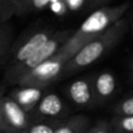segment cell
Returning a JSON list of instances; mask_svg holds the SVG:
<instances>
[{
  "label": "cell",
  "mask_w": 133,
  "mask_h": 133,
  "mask_svg": "<svg viewBox=\"0 0 133 133\" xmlns=\"http://www.w3.org/2000/svg\"><path fill=\"white\" fill-rule=\"evenodd\" d=\"M110 124L113 133H133V115H115Z\"/></svg>",
  "instance_id": "cell-13"
},
{
  "label": "cell",
  "mask_w": 133,
  "mask_h": 133,
  "mask_svg": "<svg viewBox=\"0 0 133 133\" xmlns=\"http://www.w3.org/2000/svg\"><path fill=\"white\" fill-rule=\"evenodd\" d=\"M132 80H133V73H132Z\"/></svg>",
  "instance_id": "cell-26"
},
{
  "label": "cell",
  "mask_w": 133,
  "mask_h": 133,
  "mask_svg": "<svg viewBox=\"0 0 133 133\" xmlns=\"http://www.w3.org/2000/svg\"><path fill=\"white\" fill-rule=\"evenodd\" d=\"M132 31H133V21H132Z\"/></svg>",
  "instance_id": "cell-25"
},
{
  "label": "cell",
  "mask_w": 133,
  "mask_h": 133,
  "mask_svg": "<svg viewBox=\"0 0 133 133\" xmlns=\"http://www.w3.org/2000/svg\"><path fill=\"white\" fill-rule=\"evenodd\" d=\"M79 50L77 49L66 48L63 46L56 55L24 75L17 82V85L45 89L62 76L64 65Z\"/></svg>",
  "instance_id": "cell-4"
},
{
  "label": "cell",
  "mask_w": 133,
  "mask_h": 133,
  "mask_svg": "<svg viewBox=\"0 0 133 133\" xmlns=\"http://www.w3.org/2000/svg\"><path fill=\"white\" fill-rule=\"evenodd\" d=\"M2 96H0V132L6 133V128L4 126V123H3V119H2V115H1V98H2Z\"/></svg>",
  "instance_id": "cell-21"
},
{
  "label": "cell",
  "mask_w": 133,
  "mask_h": 133,
  "mask_svg": "<svg viewBox=\"0 0 133 133\" xmlns=\"http://www.w3.org/2000/svg\"><path fill=\"white\" fill-rule=\"evenodd\" d=\"M12 41V28L8 23H0V59L4 58L10 49Z\"/></svg>",
  "instance_id": "cell-14"
},
{
  "label": "cell",
  "mask_w": 133,
  "mask_h": 133,
  "mask_svg": "<svg viewBox=\"0 0 133 133\" xmlns=\"http://www.w3.org/2000/svg\"><path fill=\"white\" fill-rule=\"evenodd\" d=\"M130 66H131V69L133 70V58H132V61H131V64H130Z\"/></svg>",
  "instance_id": "cell-24"
},
{
  "label": "cell",
  "mask_w": 133,
  "mask_h": 133,
  "mask_svg": "<svg viewBox=\"0 0 133 133\" xmlns=\"http://www.w3.org/2000/svg\"><path fill=\"white\" fill-rule=\"evenodd\" d=\"M115 115H133V95L122 99L114 107Z\"/></svg>",
  "instance_id": "cell-17"
},
{
  "label": "cell",
  "mask_w": 133,
  "mask_h": 133,
  "mask_svg": "<svg viewBox=\"0 0 133 133\" xmlns=\"http://www.w3.org/2000/svg\"><path fill=\"white\" fill-rule=\"evenodd\" d=\"M1 115L6 133H23L31 123L29 114L9 96L1 98Z\"/></svg>",
  "instance_id": "cell-6"
},
{
  "label": "cell",
  "mask_w": 133,
  "mask_h": 133,
  "mask_svg": "<svg viewBox=\"0 0 133 133\" xmlns=\"http://www.w3.org/2000/svg\"><path fill=\"white\" fill-rule=\"evenodd\" d=\"M30 113L49 119H62L68 114V107L58 95L49 92L44 95L37 106Z\"/></svg>",
  "instance_id": "cell-8"
},
{
  "label": "cell",
  "mask_w": 133,
  "mask_h": 133,
  "mask_svg": "<svg viewBox=\"0 0 133 133\" xmlns=\"http://www.w3.org/2000/svg\"><path fill=\"white\" fill-rule=\"evenodd\" d=\"M49 9L57 16H64L69 11L63 0H53L49 6Z\"/></svg>",
  "instance_id": "cell-19"
},
{
  "label": "cell",
  "mask_w": 133,
  "mask_h": 133,
  "mask_svg": "<svg viewBox=\"0 0 133 133\" xmlns=\"http://www.w3.org/2000/svg\"><path fill=\"white\" fill-rule=\"evenodd\" d=\"M0 1H1V0H0Z\"/></svg>",
  "instance_id": "cell-27"
},
{
  "label": "cell",
  "mask_w": 133,
  "mask_h": 133,
  "mask_svg": "<svg viewBox=\"0 0 133 133\" xmlns=\"http://www.w3.org/2000/svg\"><path fill=\"white\" fill-rule=\"evenodd\" d=\"M74 31L73 29L55 31L54 34L29 58L7 68L5 72V81L8 84H17V82L28 72L56 55L73 35Z\"/></svg>",
  "instance_id": "cell-3"
},
{
  "label": "cell",
  "mask_w": 133,
  "mask_h": 133,
  "mask_svg": "<svg viewBox=\"0 0 133 133\" xmlns=\"http://www.w3.org/2000/svg\"><path fill=\"white\" fill-rule=\"evenodd\" d=\"M104 1H107V0H85V2H89V3H102Z\"/></svg>",
  "instance_id": "cell-22"
},
{
  "label": "cell",
  "mask_w": 133,
  "mask_h": 133,
  "mask_svg": "<svg viewBox=\"0 0 133 133\" xmlns=\"http://www.w3.org/2000/svg\"><path fill=\"white\" fill-rule=\"evenodd\" d=\"M44 95L45 94L43 88L19 86L18 88L12 90L9 97L14 99L20 105V107L29 114L37 106L38 102L44 97Z\"/></svg>",
  "instance_id": "cell-10"
},
{
  "label": "cell",
  "mask_w": 133,
  "mask_h": 133,
  "mask_svg": "<svg viewBox=\"0 0 133 133\" xmlns=\"http://www.w3.org/2000/svg\"><path fill=\"white\" fill-rule=\"evenodd\" d=\"M54 30L52 28H39L26 35L22 43H19L17 47L14 49L11 56L8 60V66H12L18 64L27 58H29L32 54H34L53 34Z\"/></svg>",
  "instance_id": "cell-5"
},
{
  "label": "cell",
  "mask_w": 133,
  "mask_h": 133,
  "mask_svg": "<svg viewBox=\"0 0 133 133\" xmlns=\"http://www.w3.org/2000/svg\"><path fill=\"white\" fill-rule=\"evenodd\" d=\"M85 133H113V129L110 122L99 121L91 128L87 129Z\"/></svg>",
  "instance_id": "cell-18"
},
{
  "label": "cell",
  "mask_w": 133,
  "mask_h": 133,
  "mask_svg": "<svg viewBox=\"0 0 133 133\" xmlns=\"http://www.w3.org/2000/svg\"><path fill=\"white\" fill-rule=\"evenodd\" d=\"M116 78L110 71H104L94 76L92 86L96 104L100 105L112 98L116 90Z\"/></svg>",
  "instance_id": "cell-9"
},
{
  "label": "cell",
  "mask_w": 133,
  "mask_h": 133,
  "mask_svg": "<svg viewBox=\"0 0 133 133\" xmlns=\"http://www.w3.org/2000/svg\"><path fill=\"white\" fill-rule=\"evenodd\" d=\"M53 0H26V2L22 5L20 10L18 11V16L25 15L32 11H41L45 8H49L51 2Z\"/></svg>",
  "instance_id": "cell-16"
},
{
  "label": "cell",
  "mask_w": 133,
  "mask_h": 133,
  "mask_svg": "<svg viewBox=\"0 0 133 133\" xmlns=\"http://www.w3.org/2000/svg\"><path fill=\"white\" fill-rule=\"evenodd\" d=\"M94 77H84L72 81L66 87V95L69 99L78 107L89 108L96 104L94 86Z\"/></svg>",
  "instance_id": "cell-7"
},
{
  "label": "cell",
  "mask_w": 133,
  "mask_h": 133,
  "mask_svg": "<svg viewBox=\"0 0 133 133\" xmlns=\"http://www.w3.org/2000/svg\"><path fill=\"white\" fill-rule=\"evenodd\" d=\"M69 11H77L83 7L85 0H63Z\"/></svg>",
  "instance_id": "cell-20"
},
{
  "label": "cell",
  "mask_w": 133,
  "mask_h": 133,
  "mask_svg": "<svg viewBox=\"0 0 133 133\" xmlns=\"http://www.w3.org/2000/svg\"><path fill=\"white\" fill-rule=\"evenodd\" d=\"M61 122L62 119H52L50 123L47 122L30 123L28 128L23 133H55V130L61 124Z\"/></svg>",
  "instance_id": "cell-15"
},
{
  "label": "cell",
  "mask_w": 133,
  "mask_h": 133,
  "mask_svg": "<svg viewBox=\"0 0 133 133\" xmlns=\"http://www.w3.org/2000/svg\"><path fill=\"white\" fill-rule=\"evenodd\" d=\"M2 95H4V89H3V87L0 85V96H2Z\"/></svg>",
  "instance_id": "cell-23"
},
{
  "label": "cell",
  "mask_w": 133,
  "mask_h": 133,
  "mask_svg": "<svg viewBox=\"0 0 133 133\" xmlns=\"http://www.w3.org/2000/svg\"><path fill=\"white\" fill-rule=\"evenodd\" d=\"M129 25L123 18L108 30L85 44L64 65L61 77L73 75L108 54L126 35Z\"/></svg>",
  "instance_id": "cell-1"
},
{
  "label": "cell",
  "mask_w": 133,
  "mask_h": 133,
  "mask_svg": "<svg viewBox=\"0 0 133 133\" xmlns=\"http://www.w3.org/2000/svg\"><path fill=\"white\" fill-rule=\"evenodd\" d=\"M26 0H1L0 1V23H5L12 15H17Z\"/></svg>",
  "instance_id": "cell-12"
},
{
  "label": "cell",
  "mask_w": 133,
  "mask_h": 133,
  "mask_svg": "<svg viewBox=\"0 0 133 133\" xmlns=\"http://www.w3.org/2000/svg\"><path fill=\"white\" fill-rule=\"evenodd\" d=\"M130 2H124L114 6H105L94 10L76 29L65 46L74 49H81L85 44L102 34L124 18L129 9Z\"/></svg>",
  "instance_id": "cell-2"
},
{
  "label": "cell",
  "mask_w": 133,
  "mask_h": 133,
  "mask_svg": "<svg viewBox=\"0 0 133 133\" xmlns=\"http://www.w3.org/2000/svg\"><path fill=\"white\" fill-rule=\"evenodd\" d=\"M89 118L84 114L73 115L61 124L55 130V133H85L88 129Z\"/></svg>",
  "instance_id": "cell-11"
}]
</instances>
